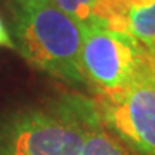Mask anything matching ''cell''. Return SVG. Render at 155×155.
<instances>
[{"label": "cell", "mask_w": 155, "mask_h": 155, "mask_svg": "<svg viewBox=\"0 0 155 155\" xmlns=\"http://www.w3.org/2000/svg\"><path fill=\"white\" fill-rule=\"evenodd\" d=\"M16 50L40 72L71 85H88L82 66V32L53 2L12 0Z\"/></svg>", "instance_id": "1"}, {"label": "cell", "mask_w": 155, "mask_h": 155, "mask_svg": "<svg viewBox=\"0 0 155 155\" xmlns=\"http://www.w3.org/2000/svg\"><path fill=\"white\" fill-rule=\"evenodd\" d=\"M92 111V99L68 96L13 112L0 122V155H81Z\"/></svg>", "instance_id": "2"}, {"label": "cell", "mask_w": 155, "mask_h": 155, "mask_svg": "<svg viewBox=\"0 0 155 155\" xmlns=\"http://www.w3.org/2000/svg\"><path fill=\"white\" fill-rule=\"evenodd\" d=\"M83 72L95 95H115L148 76V48L129 33L79 26Z\"/></svg>", "instance_id": "3"}, {"label": "cell", "mask_w": 155, "mask_h": 155, "mask_svg": "<svg viewBox=\"0 0 155 155\" xmlns=\"http://www.w3.org/2000/svg\"><path fill=\"white\" fill-rule=\"evenodd\" d=\"M102 127L139 155H155V82L148 76L115 95L92 98Z\"/></svg>", "instance_id": "4"}, {"label": "cell", "mask_w": 155, "mask_h": 155, "mask_svg": "<svg viewBox=\"0 0 155 155\" xmlns=\"http://www.w3.org/2000/svg\"><path fill=\"white\" fill-rule=\"evenodd\" d=\"M79 26L102 28L128 33L124 0H52Z\"/></svg>", "instance_id": "5"}, {"label": "cell", "mask_w": 155, "mask_h": 155, "mask_svg": "<svg viewBox=\"0 0 155 155\" xmlns=\"http://www.w3.org/2000/svg\"><path fill=\"white\" fill-rule=\"evenodd\" d=\"M94 104V102H92ZM81 155H139L102 127L99 118L94 111L89 115L85 128V138Z\"/></svg>", "instance_id": "6"}, {"label": "cell", "mask_w": 155, "mask_h": 155, "mask_svg": "<svg viewBox=\"0 0 155 155\" xmlns=\"http://www.w3.org/2000/svg\"><path fill=\"white\" fill-rule=\"evenodd\" d=\"M128 33L145 48L155 45V0H124Z\"/></svg>", "instance_id": "7"}, {"label": "cell", "mask_w": 155, "mask_h": 155, "mask_svg": "<svg viewBox=\"0 0 155 155\" xmlns=\"http://www.w3.org/2000/svg\"><path fill=\"white\" fill-rule=\"evenodd\" d=\"M0 48H6V49H13L16 50V45H15V40L12 38L9 29L6 28L3 19L0 17Z\"/></svg>", "instance_id": "8"}, {"label": "cell", "mask_w": 155, "mask_h": 155, "mask_svg": "<svg viewBox=\"0 0 155 155\" xmlns=\"http://www.w3.org/2000/svg\"><path fill=\"white\" fill-rule=\"evenodd\" d=\"M148 78L155 82V45L148 48Z\"/></svg>", "instance_id": "9"}, {"label": "cell", "mask_w": 155, "mask_h": 155, "mask_svg": "<svg viewBox=\"0 0 155 155\" xmlns=\"http://www.w3.org/2000/svg\"><path fill=\"white\" fill-rule=\"evenodd\" d=\"M32 2H36V3H45V2H52V0H32Z\"/></svg>", "instance_id": "10"}]
</instances>
